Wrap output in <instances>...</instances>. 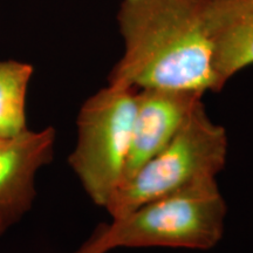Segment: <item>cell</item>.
I'll list each match as a JSON object with an SVG mask.
<instances>
[{"mask_svg": "<svg viewBox=\"0 0 253 253\" xmlns=\"http://www.w3.org/2000/svg\"><path fill=\"white\" fill-rule=\"evenodd\" d=\"M208 5L209 0H122L123 54L108 84L217 93Z\"/></svg>", "mask_w": 253, "mask_h": 253, "instance_id": "obj_1", "label": "cell"}, {"mask_svg": "<svg viewBox=\"0 0 253 253\" xmlns=\"http://www.w3.org/2000/svg\"><path fill=\"white\" fill-rule=\"evenodd\" d=\"M227 205L217 179H208L144 203L110 224L103 235L115 249H213L223 238Z\"/></svg>", "mask_w": 253, "mask_h": 253, "instance_id": "obj_2", "label": "cell"}, {"mask_svg": "<svg viewBox=\"0 0 253 253\" xmlns=\"http://www.w3.org/2000/svg\"><path fill=\"white\" fill-rule=\"evenodd\" d=\"M229 137L201 102L172 140L120 186L106 211L113 219L196 183L217 179L225 167Z\"/></svg>", "mask_w": 253, "mask_h": 253, "instance_id": "obj_3", "label": "cell"}, {"mask_svg": "<svg viewBox=\"0 0 253 253\" xmlns=\"http://www.w3.org/2000/svg\"><path fill=\"white\" fill-rule=\"evenodd\" d=\"M136 91L108 84L78 114L77 143L68 163L90 201L104 210L126 178Z\"/></svg>", "mask_w": 253, "mask_h": 253, "instance_id": "obj_4", "label": "cell"}, {"mask_svg": "<svg viewBox=\"0 0 253 253\" xmlns=\"http://www.w3.org/2000/svg\"><path fill=\"white\" fill-rule=\"evenodd\" d=\"M56 131L47 126L0 137V236L32 208L38 171L52 162Z\"/></svg>", "mask_w": 253, "mask_h": 253, "instance_id": "obj_5", "label": "cell"}, {"mask_svg": "<svg viewBox=\"0 0 253 253\" xmlns=\"http://www.w3.org/2000/svg\"><path fill=\"white\" fill-rule=\"evenodd\" d=\"M203 95L195 90L167 88L136 91L125 182L172 140L190 114L203 102Z\"/></svg>", "mask_w": 253, "mask_h": 253, "instance_id": "obj_6", "label": "cell"}, {"mask_svg": "<svg viewBox=\"0 0 253 253\" xmlns=\"http://www.w3.org/2000/svg\"><path fill=\"white\" fill-rule=\"evenodd\" d=\"M218 91L233 75L253 65V0H209Z\"/></svg>", "mask_w": 253, "mask_h": 253, "instance_id": "obj_7", "label": "cell"}, {"mask_svg": "<svg viewBox=\"0 0 253 253\" xmlns=\"http://www.w3.org/2000/svg\"><path fill=\"white\" fill-rule=\"evenodd\" d=\"M33 67L15 60L0 61V137L20 134L26 126V95Z\"/></svg>", "mask_w": 253, "mask_h": 253, "instance_id": "obj_8", "label": "cell"}, {"mask_svg": "<svg viewBox=\"0 0 253 253\" xmlns=\"http://www.w3.org/2000/svg\"><path fill=\"white\" fill-rule=\"evenodd\" d=\"M110 251L103 235V225L97 226L89 238L73 253H108Z\"/></svg>", "mask_w": 253, "mask_h": 253, "instance_id": "obj_9", "label": "cell"}]
</instances>
